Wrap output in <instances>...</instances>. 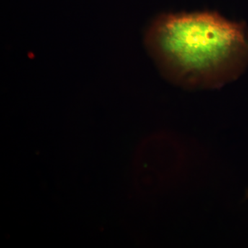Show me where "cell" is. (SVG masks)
Instances as JSON below:
<instances>
[{
  "instance_id": "cell-1",
  "label": "cell",
  "mask_w": 248,
  "mask_h": 248,
  "mask_svg": "<svg viewBox=\"0 0 248 248\" xmlns=\"http://www.w3.org/2000/svg\"><path fill=\"white\" fill-rule=\"evenodd\" d=\"M144 44L161 74L184 89H219L248 66V24L215 11L159 15Z\"/></svg>"
},
{
  "instance_id": "cell-2",
  "label": "cell",
  "mask_w": 248,
  "mask_h": 248,
  "mask_svg": "<svg viewBox=\"0 0 248 248\" xmlns=\"http://www.w3.org/2000/svg\"></svg>"
}]
</instances>
